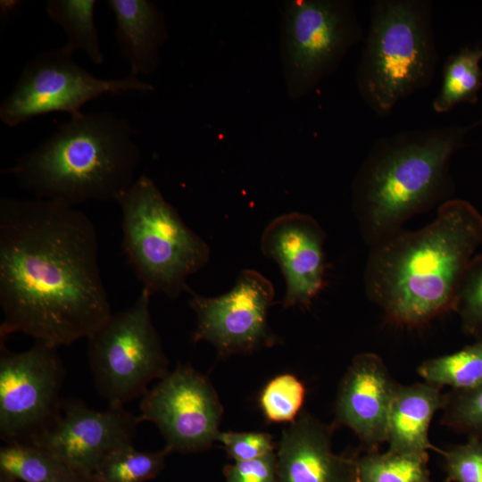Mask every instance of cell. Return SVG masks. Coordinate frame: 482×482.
Instances as JSON below:
<instances>
[{
    "instance_id": "484cf974",
    "label": "cell",
    "mask_w": 482,
    "mask_h": 482,
    "mask_svg": "<svg viewBox=\"0 0 482 482\" xmlns=\"http://www.w3.org/2000/svg\"><path fill=\"white\" fill-rule=\"evenodd\" d=\"M443 411L444 425L482 438V384L445 394Z\"/></svg>"
},
{
    "instance_id": "2e32d148",
    "label": "cell",
    "mask_w": 482,
    "mask_h": 482,
    "mask_svg": "<svg viewBox=\"0 0 482 482\" xmlns=\"http://www.w3.org/2000/svg\"><path fill=\"white\" fill-rule=\"evenodd\" d=\"M333 428L301 412L282 432L276 451L278 482H353L357 455L334 453Z\"/></svg>"
},
{
    "instance_id": "6da1fadb",
    "label": "cell",
    "mask_w": 482,
    "mask_h": 482,
    "mask_svg": "<svg viewBox=\"0 0 482 482\" xmlns=\"http://www.w3.org/2000/svg\"><path fill=\"white\" fill-rule=\"evenodd\" d=\"M96 228L82 211L33 197L0 199V339L13 333L58 348L112 314Z\"/></svg>"
},
{
    "instance_id": "ac0fdd59",
    "label": "cell",
    "mask_w": 482,
    "mask_h": 482,
    "mask_svg": "<svg viewBox=\"0 0 482 482\" xmlns=\"http://www.w3.org/2000/svg\"><path fill=\"white\" fill-rule=\"evenodd\" d=\"M445 395L441 387L424 382L399 385L389 411L388 450L395 452L440 453L428 439V429L435 413L443 409Z\"/></svg>"
},
{
    "instance_id": "ffe728a7",
    "label": "cell",
    "mask_w": 482,
    "mask_h": 482,
    "mask_svg": "<svg viewBox=\"0 0 482 482\" xmlns=\"http://www.w3.org/2000/svg\"><path fill=\"white\" fill-rule=\"evenodd\" d=\"M482 46H464L451 54L443 68L439 92L432 101L437 113L452 111L460 104H475L482 88Z\"/></svg>"
},
{
    "instance_id": "5bb4252c",
    "label": "cell",
    "mask_w": 482,
    "mask_h": 482,
    "mask_svg": "<svg viewBox=\"0 0 482 482\" xmlns=\"http://www.w3.org/2000/svg\"><path fill=\"white\" fill-rule=\"evenodd\" d=\"M325 232L312 216L290 212L264 229L261 250L275 261L286 281L283 307L309 308L325 285Z\"/></svg>"
},
{
    "instance_id": "30bf717a",
    "label": "cell",
    "mask_w": 482,
    "mask_h": 482,
    "mask_svg": "<svg viewBox=\"0 0 482 482\" xmlns=\"http://www.w3.org/2000/svg\"><path fill=\"white\" fill-rule=\"evenodd\" d=\"M56 349L35 342L13 353L0 339V437L5 444L34 442L57 417L65 370Z\"/></svg>"
},
{
    "instance_id": "8992f818",
    "label": "cell",
    "mask_w": 482,
    "mask_h": 482,
    "mask_svg": "<svg viewBox=\"0 0 482 482\" xmlns=\"http://www.w3.org/2000/svg\"><path fill=\"white\" fill-rule=\"evenodd\" d=\"M117 203L122 250L143 287L172 299L188 292L187 278L210 260L208 244L146 175L138 176Z\"/></svg>"
},
{
    "instance_id": "ba28073f",
    "label": "cell",
    "mask_w": 482,
    "mask_h": 482,
    "mask_svg": "<svg viewBox=\"0 0 482 482\" xmlns=\"http://www.w3.org/2000/svg\"><path fill=\"white\" fill-rule=\"evenodd\" d=\"M152 292L115 312L89 337L87 358L98 394L109 405L142 397L154 379L169 371V361L151 318Z\"/></svg>"
},
{
    "instance_id": "277c9868",
    "label": "cell",
    "mask_w": 482,
    "mask_h": 482,
    "mask_svg": "<svg viewBox=\"0 0 482 482\" xmlns=\"http://www.w3.org/2000/svg\"><path fill=\"white\" fill-rule=\"evenodd\" d=\"M128 120L111 112H81L60 123L6 170L37 198L75 206L117 202L134 184L141 150Z\"/></svg>"
},
{
    "instance_id": "1f68e13d",
    "label": "cell",
    "mask_w": 482,
    "mask_h": 482,
    "mask_svg": "<svg viewBox=\"0 0 482 482\" xmlns=\"http://www.w3.org/2000/svg\"><path fill=\"white\" fill-rule=\"evenodd\" d=\"M475 123H476L477 126L482 125V118L480 119L479 121H477Z\"/></svg>"
},
{
    "instance_id": "7a4b0ae2",
    "label": "cell",
    "mask_w": 482,
    "mask_h": 482,
    "mask_svg": "<svg viewBox=\"0 0 482 482\" xmlns=\"http://www.w3.org/2000/svg\"><path fill=\"white\" fill-rule=\"evenodd\" d=\"M482 244V214L452 198L417 230L403 228L370 246L363 286L392 322L426 324L453 311L463 276Z\"/></svg>"
},
{
    "instance_id": "8fae6325",
    "label": "cell",
    "mask_w": 482,
    "mask_h": 482,
    "mask_svg": "<svg viewBox=\"0 0 482 482\" xmlns=\"http://www.w3.org/2000/svg\"><path fill=\"white\" fill-rule=\"evenodd\" d=\"M222 405L210 380L179 363L141 397L138 419L160 430L170 453L209 449L220 433Z\"/></svg>"
},
{
    "instance_id": "3957f363",
    "label": "cell",
    "mask_w": 482,
    "mask_h": 482,
    "mask_svg": "<svg viewBox=\"0 0 482 482\" xmlns=\"http://www.w3.org/2000/svg\"><path fill=\"white\" fill-rule=\"evenodd\" d=\"M475 127L474 122L403 130L372 144L352 183L353 212L369 246L452 199L450 163Z\"/></svg>"
},
{
    "instance_id": "d6a6232c",
    "label": "cell",
    "mask_w": 482,
    "mask_h": 482,
    "mask_svg": "<svg viewBox=\"0 0 482 482\" xmlns=\"http://www.w3.org/2000/svg\"><path fill=\"white\" fill-rule=\"evenodd\" d=\"M0 482H11V481H4V480H0Z\"/></svg>"
},
{
    "instance_id": "5b68a950",
    "label": "cell",
    "mask_w": 482,
    "mask_h": 482,
    "mask_svg": "<svg viewBox=\"0 0 482 482\" xmlns=\"http://www.w3.org/2000/svg\"><path fill=\"white\" fill-rule=\"evenodd\" d=\"M432 12L428 0L372 2L355 84L376 115H389L400 102L433 82L439 54Z\"/></svg>"
},
{
    "instance_id": "d6986e66",
    "label": "cell",
    "mask_w": 482,
    "mask_h": 482,
    "mask_svg": "<svg viewBox=\"0 0 482 482\" xmlns=\"http://www.w3.org/2000/svg\"><path fill=\"white\" fill-rule=\"evenodd\" d=\"M0 480L94 482L55 453L35 443H12L1 447Z\"/></svg>"
},
{
    "instance_id": "f546056e",
    "label": "cell",
    "mask_w": 482,
    "mask_h": 482,
    "mask_svg": "<svg viewBox=\"0 0 482 482\" xmlns=\"http://www.w3.org/2000/svg\"><path fill=\"white\" fill-rule=\"evenodd\" d=\"M226 482H278L277 453L234 461L223 469Z\"/></svg>"
},
{
    "instance_id": "52a82bcc",
    "label": "cell",
    "mask_w": 482,
    "mask_h": 482,
    "mask_svg": "<svg viewBox=\"0 0 482 482\" xmlns=\"http://www.w3.org/2000/svg\"><path fill=\"white\" fill-rule=\"evenodd\" d=\"M280 15V60L291 100L307 96L334 74L365 37L350 0H287Z\"/></svg>"
},
{
    "instance_id": "7402d4cb",
    "label": "cell",
    "mask_w": 482,
    "mask_h": 482,
    "mask_svg": "<svg viewBox=\"0 0 482 482\" xmlns=\"http://www.w3.org/2000/svg\"><path fill=\"white\" fill-rule=\"evenodd\" d=\"M362 482H432L428 452L367 451L357 455Z\"/></svg>"
},
{
    "instance_id": "9a60e30c",
    "label": "cell",
    "mask_w": 482,
    "mask_h": 482,
    "mask_svg": "<svg viewBox=\"0 0 482 482\" xmlns=\"http://www.w3.org/2000/svg\"><path fill=\"white\" fill-rule=\"evenodd\" d=\"M398 386L378 355L357 354L339 386L336 422L351 428L367 451L378 450L386 442L389 411Z\"/></svg>"
},
{
    "instance_id": "603a6c76",
    "label": "cell",
    "mask_w": 482,
    "mask_h": 482,
    "mask_svg": "<svg viewBox=\"0 0 482 482\" xmlns=\"http://www.w3.org/2000/svg\"><path fill=\"white\" fill-rule=\"evenodd\" d=\"M418 373L428 383L453 390L482 384V338L453 353L423 362Z\"/></svg>"
},
{
    "instance_id": "44dd1931",
    "label": "cell",
    "mask_w": 482,
    "mask_h": 482,
    "mask_svg": "<svg viewBox=\"0 0 482 482\" xmlns=\"http://www.w3.org/2000/svg\"><path fill=\"white\" fill-rule=\"evenodd\" d=\"M96 5V0H48L46 11L66 35L64 51L71 54L83 51L93 63L101 65L104 56L94 21Z\"/></svg>"
},
{
    "instance_id": "7c38bea8",
    "label": "cell",
    "mask_w": 482,
    "mask_h": 482,
    "mask_svg": "<svg viewBox=\"0 0 482 482\" xmlns=\"http://www.w3.org/2000/svg\"><path fill=\"white\" fill-rule=\"evenodd\" d=\"M190 293L188 303L196 318L193 342H208L221 356L252 353L279 342L268 323L274 287L260 272L243 270L234 287L219 296Z\"/></svg>"
},
{
    "instance_id": "f1b7e54d",
    "label": "cell",
    "mask_w": 482,
    "mask_h": 482,
    "mask_svg": "<svg viewBox=\"0 0 482 482\" xmlns=\"http://www.w3.org/2000/svg\"><path fill=\"white\" fill-rule=\"evenodd\" d=\"M234 461L256 459L275 451L272 436L263 432H220L217 436Z\"/></svg>"
},
{
    "instance_id": "cb8c5ba5",
    "label": "cell",
    "mask_w": 482,
    "mask_h": 482,
    "mask_svg": "<svg viewBox=\"0 0 482 482\" xmlns=\"http://www.w3.org/2000/svg\"><path fill=\"white\" fill-rule=\"evenodd\" d=\"M169 453L140 451L133 444L110 453L98 465L94 482H145L154 478L164 468Z\"/></svg>"
},
{
    "instance_id": "4316f807",
    "label": "cell",
    "mask_w": 482,
    "mask_h": 482,
    "mask_svg": "<svg viewBox=\"0 0 482 482\" xmlns=\"http://www.w3.org/2000/svg\"><path fill=\"white\" fill-rule=\"evenodd\" d=\"M453 312L466 333L482 338V253L471 260L461 280Z\"/></svg>"
},
{
    "instance_id": "4fadbf2b",
    "label": "cell",
    "mask_w": 482,
    "mask_h": 482,
    "mask_svg": "<svg viewBox=\"0 0 482 482\" xmlns=\"http://www.w3.org/2000/svg\"><path fill=\"white\" fill-rule=\"evenodd\" d=\"M139 423L138 416L122 405L97 411L79 399L67 398L50 428L32 443L53 451L93 480L110 453L133 444Z\"/></svg>"
},
{
    "instance_id": "9c48e42d",
    "label": "cell",
    "mask_w": 482,
    "mask_h": 482,
    "mask_svg": "<svg viewBox=\"0 0 482 482\" xmlns=\"http://www.w3.org/2000/svg\"><path fill=\"white\" fill-rule=\"evenodd\" d=\"M62 47L45 51L29 61L11 93L0 104V120L16 127L51 112L79 115L87 102L104 94L153 93L154 87L129 72L119 79H99L79 66Z\"/></svg>"
},
{
    "instance_id": "4dcf8cb0",
    "label": "cell",
    "mask_w": 482,
    "mask_h": 482,
    "mask_svg": "<svg viewBox=\"0 0 482 482\" xmlns=\"http://www.w3.org/2000/svg\"><path fill=\"white\" fill-rule=\"evenodd\" d=\"M353 482H362L361 478H360V476H359L358 468H357V473H356Z\"/></svg>"
},
{
    "instance_id": "d4e9b609",
    "label": "cell",
    "mask_w": 482,
    "mask_h": 482,
    "mask_svg": "<svg viewBox=\"0 0 482 482\" xmlns=\"http://www.w3.org/2000/svg\"><path fill=\"white\" fill-rule=\"evenodd\" d=\"M305 395V386L298 378L292 374H281L263 387L259 403L269 421L292 422L299 415Z\"/></svg>"
},
{
    "instance_id": "e0dca14e",
    "label": "cell",
    "mask_w": 482,
    "mask_h": 482,
    "mask_svg": "<svg viewBox=\"0 0 482 482\" xmlns=\"http://www.w3.org/2000/svg\"><path fill=\"white\" fill-rule=\"evenodd\" d=\"M115 19V40L130 72L149 76L159 67L169 37L162 9L149 0H107Z\"/></svg>"
},
{
    "instance_id": "83f0119b",
    "label": "cell",
    "mask_w": 482,
    "mask_h": 482,
    "mask_svg": "<svg viewBox=\"0 0 482 482\" xmlns=\"http://www.w3.org/2000/svg\"><path fill=\"white\" fill-rule=\"evenodd\" d=\"M440 453L445 461V482H482V438L469 436L466 443Z\"/></svg>"
}]
</instances>
